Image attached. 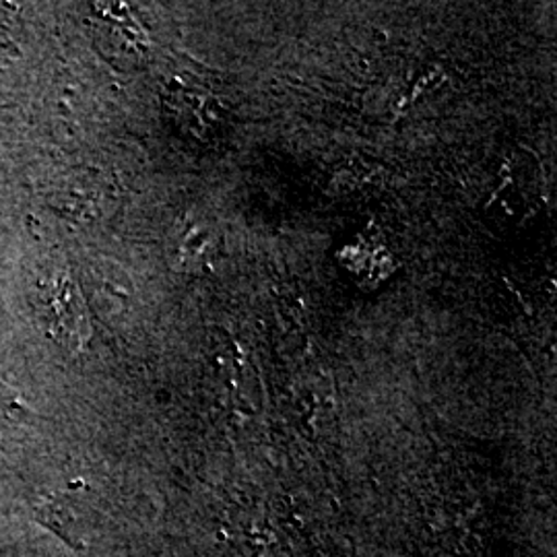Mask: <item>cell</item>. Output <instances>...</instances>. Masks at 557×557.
<instances>
[{"instance_id":"cell-1","label":"cell","mask_w":557,"mask_h":557,"mask_svg":"<svg viewBox=\"0 0 557 557\" xmlns=\"http://www.w3.org/2000/svg\"><path fill=\"white\" fill-rule=\"evenodd\" d=\"M38 314L50 337L66 347H81L89 337L87 308L79 287L69 275H52L40 285Z\"/></svg>"},{"instance_id":"cell-2","label":"cell","mask_w":557,"mask_h":557,"mask_svg":"<svg viewBox=\"0 0 557 557\" xmlns=\"http://www.w3.org/2000/svg\"><path fill=\"white\" fill-rule=\"evenodd\" d=\"M0 403H7V405H15L17 403V395L11 386H7L2 380H0Z\"/></svg>"}]
</instances>
